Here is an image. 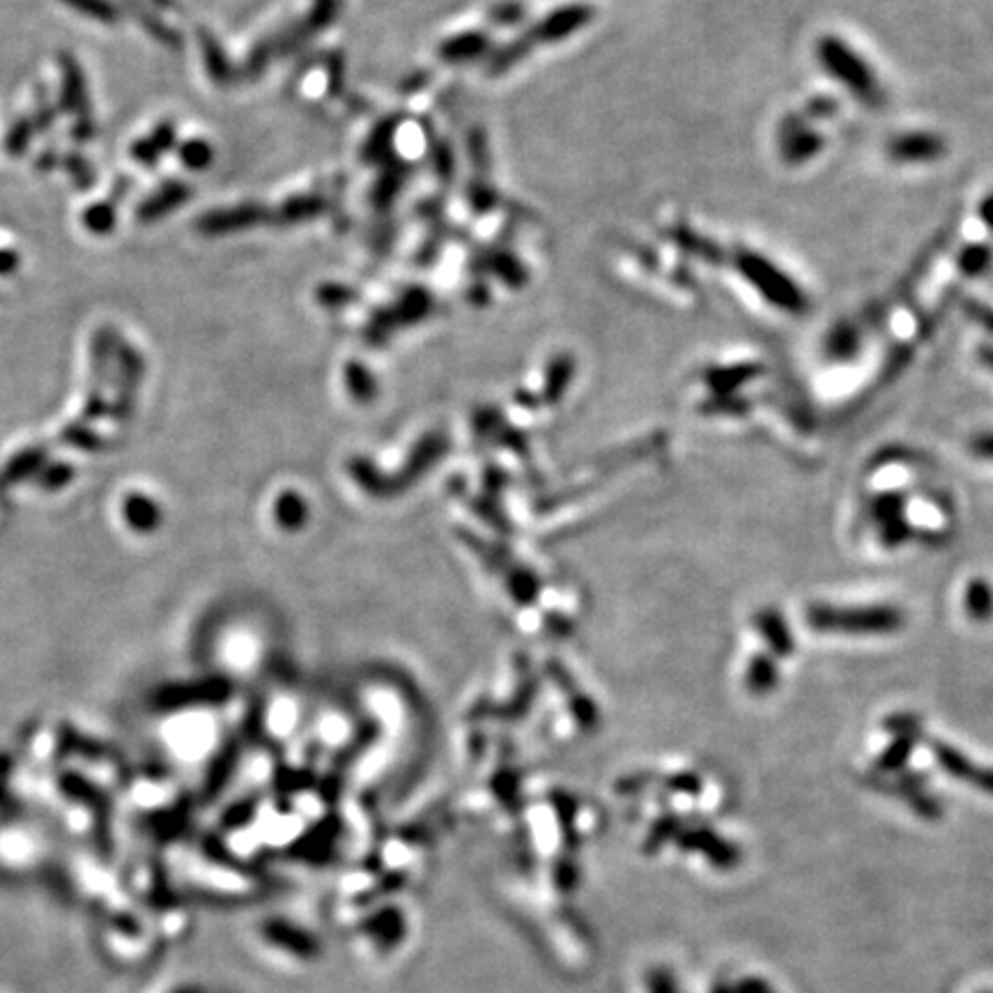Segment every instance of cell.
Wrapping results in <instances>:
<instances>
[{"instance_id":"cell-21","label":"cell","mask_w":993,"mask_h":993,"mask_svg":"<svg viewBox=\"0 0 993 993\" xmlns=\"http://www.w3.org/2000/svg\"><path fill=\"white\" fill-rule=\"evenodd\" d=\"M322 212H324L322 198L314 196V193H306V196L291 198V201L279 210V221L281 224H304V221L314 218Z\"/></svg>"},{"instance_id":"cell-20","label":"cell","mask_w":993,"mask_h":993,"mask_svg":"<svg viewBox=\"0 0 993 993\" xmlns=\"http://www.w3.org/2000/svg\"><path fill=\"white\" fill-rule=\"evenodd\" d=\"M915 743H918V738H913V736H895V741L883 749V755L878 757V761L874 766L876 776H890V772H897L907 766Z\"/></svg>"},{"instance_id":"cell-13","label":"cell","mask_w":993,"mask_h":993,"mask_svg":"<svg viewBox=\"0 0 993 993\" xmlns=\"http://www.w3.org/2000/svg\"><path fill=\"white\" fill-rule=\"evenodd\" d=\"M755 626L759 635L766 639L768 649L772 655L787 658L793 651H796V639H793V633L789 630L784 616L776 607H764L755 614Z\"/></svg>"},{"instance_id":"cell-29","label":"cell","mask_w":993,"mask_h":993,"mask_svg":"<svg viewBox=\"0 0 993 993\" xmlns=\"http://www.w3.org/2000/svg\"><path fill=\"white\" fill-rule=\"evenodd\" d=\"M749 410L747 401L741 399V395L732 393V395H713L711 401H706L701 405V412L704 414H730V416H741Z\"/></svg>"},{"instance_id":"cell-19","label":"cell","mask_w":993,"mask_h":993,"mask_svg":"<svg viewBox=\"0 0 993 993\" xmlns=\"http://www.w3.org/2000/svg\"><path fill=\"white\" fill-rule=\"evenodd\" d=\"M964 605L973 622H989L993 616V587L984 578L970 580L966 587Z\"/></svg>"},{"instance_id":"cell-33","label":"cell","mask_w":993,"mask_h":993,"mask_svg":"<svg viewBox=\"0 0 993 993\" xmlns=\"http://www.w3.org/2000/svg\"><path fill=\"white\" fill-rule=\"evenodd\" d=\"M647 989H649V993H678L676 978L672 976V970H667V968L649 970Z\"/></svg>"},{"instance_id":"cell-6","label":"cell","mask_w":993,"mask_h":993,"mask_svg":"<svg viewBox=\"0 0 993 993\" xmlns=\"http://www.w3.org/2000/svg\"><path fill=\"white\" fill-rule=\"evenodd\" d=\"M591 19H593V8H589V5H582V3L564 5L555 12H549L527 35L534 42V47H539V44H557V42L568 39L572 33L582 31L587 24H591Z\"/></svg>"},{"instance_id":"cell-31","label":"cell","mask_w":993,"mask_h":993,"mask_svg":"<svg viewBox=\"0 0 993 993\" xmlns=\"http://www.w3.org/2000/svg\"><path fill=\"white\" fill-rule=\"evenodd\" d=\"M180 157L189 168H208L212 162V147L205 141H189L182 147Z\"/></svg>"},{"instance_id":"cell-17","label":"cell","mask_w":993,"mask_h":993,"mask_svg":"<svg viewBox=\"0 0 993 993\" xmlns=\"http://www.w3.org/2000/svg\"><path fill=\"white\" fill-rule=\"evenodd\" d=\"M430 306H433V299H430L428 291L410 288L391 308H387V311H380V314L385 320H399V322L412 324V322L426 318L430 314Z\"/></svg>"},{"instance_id":"cell-9","label":"cell","mask_w":993,"mask_h":993,"mask_svg":"<svg viewBox=\"0 0 993 993\" xmlns=\"http://www.w3.org/2000/svg\"><path fill=\"white\" fill-rule=\"evenodd\" d=\"M341 8H343V0H316L311 12H308L297 26L288 28L283 35L272 39L274 54L276 51L297 49V47H302L304 42L314 39L318 33H322L324 28H329L331 24H334Z\"/></svg>"},{"instance_id":"cell-34","label":"cell","mask_w":993,"mask_h":993,"mask_svg":"<svg viewBox=\"0 0 993 993\" xmlns=\"http://www.w3.org/2000/svg\"><path fill=\"white\" fill-rule=\"evenodd\" d=\"M964 311L970 320H976L980 327H984L989 331V334H993V306L978 302V299H966Z\"/></svg>"},{"instance_id":"cell-15","label":"cell","mask_w":993,"mask_h":993,"mask_svg":"<svg viewBox=\"0 0 993 993\" xmlns=\"http://www.w3.org/2000/svg\"><path fill=\"white\" fill-rule=\"evenodd\" d=\"M490 47V39L485 33H462L453 35L439 44V58L445 62L458 64L481 58Z\"/></svg>"},{"instance_id":"cell-43","label":"cell","mask_w":993,"mask_h":993,"mask_svg":"<svg viewBox=\"0 0 993 993\" xmlns=\"http://www.w3.org/2000/svg\"><path fill=\"white\" fill-rule=\"evenodd\" d=\"M984 993H989V991H984Z\"/></svg>"},{"instance_id":"cell-27","label":"cell","mask_w":993,"mask_h":993,"mask_svg":"<svg viewBox=\"0 0 993 993\" xmlns=\"http://www.w3.org/2000/svg\"><path fill=\"white\" fill-rule=\"evenodd\" d=\"M993 253L986 245H970L959 253V272L966 276H980L991 268Z\"/></svg>"},{"instance_id":"cell-40","label":"cell","mask_w":993,"mask_h":993,"mask_svg":"<svg viewBox=\"0 0 993 993\" xmlns=\"http://www.w3.org/2000/svg\"><path fill=\"white\" fill-rule=\"evenodd\" d=\"M807 114L812 118H828V116H835V110H837V104L832 99H814L809 106Z\"/></svg>"},{"instance_id":"cell-38","label":"cell","mask_w":993,"mask_h":993,"mask_svg":"<svg viewBox=\"0 0 993 993\" xmlns=\"http://www.w3.org/2000/svg\"><path fill=\"white\" fill-rule=\"evenodd\" d=\"M970 451L982 460H993V430L980 433L970 439Z\"/></svg>"},{"instance_id":"cell-16","label":"cell","mask_w":993,"mask_h":993,"mask_svg":"<svg viewBox=\"0 0 993 993\" xmlns=\"http://www.w3.org/2000/svg\"><path fill=\"white\" fill-rule=\"evenodd\" d=\"M860 347H863V334L860 329L847 320L837 322L826 336V355L832 362H851L860 355Z\"/></svg>"},{"instance_id":"cell-35","label":"cell","mask_w":993,"mask_h":993,"mask_svg":"<svg viewBox=\"0 0 993 993\" xmlns=\"http://www.w3.org/2000/svg\"><path fill=\"white\" fill-rule=\"evenodd\" d=\"M674 239H676V245L683 247V249H688V251H695L699 256H716V249L709 245V241H701L697 239L693 233H688L686 228H678L674 230Z\"/></svg>"},{"instance_id":"cell-1","label":"cell","mask_w":993,"mask_h":993,"mask_svg":"<svg viewBox=\"0 0 993 993\" xmlns=\"http://www.w3.org/2000/svg\"><path fill=\"white\" fill-rule=\"evenodd\" d=\"M807 624L816 633L837 635H892L903 628V612L895 605L870 607H835L812 605L805 612Z\"/></svg>"},{"instance_id":"cell-26","label":"cell","mask_w":993,"mask_h":993,"mask_svg":"<svg viewBox=\"0 0 993 993\" xmlns=\"http://www.w3.org/2000/svg\"><path fill=\"white\" fill-rule=\"evenodd\" d=\"M405 180V166L401 164H393L382 178L378 180V185H375V191H373V201L378 208H387L391 205V198L401 191V185Z\"/></svg>"},{"instance_id":"cell-41","label":"cell","mask_w":993,"mask_h":993,"mask_svg":"<svg viewBox=\"0 0 993 993\" xmlns=\"http://www.w3.org/2000/svg\"><path fill=\"white\" fill-rule=\"evenodd\" d=\"M980 218L984 221V226L993 230V193H989L982 205H980Z\"/></svg>"},{"instance_id":"cell-8","label":"cell","mask_w":993,"mask_h":993,"mask_svg":"<svg viewBox=\"0 0 993 993\" xmlns=\"http://www.w3.org/2000/svg\"><path fill=\"white\" fill-rule=\"evenodd\" d=\"M824 137L805 125L803 118L789 116L780 127L782 159L789 166H801L824 152Z\"/></svg>"},{"instance_id":"cell-12","label":"cell","mask_w":993,"mask_h":993,"mask_svg":"<svg viewBox=\"0 0 993 993\" xmlns=\"http://www.w3.org/2000/svg\"><path fill=\"white\" fill-rule=\"evenodd\" d=\"M268 218V210L247 203V205H235L226 210H214L208 216L201 218V230L208 235H226V233H237V230H247L253 226L264 224Z\"/></svg>"},{"instance_id":"cell-18","label":"cell","mask_w":993,"mask_h":993,"mask_svg":"<svg viewBox=\"0 0 993 993\" xmlns=\"http://www.w3.org/2000/svg\"><path fill=\"white\" fill-rule=\"evenodd\" d=\"M780 681V670L778 662L772 655L759 653L753 660H749L747 672H745V686L753 695H768L778 688Z\"/></svg>"},{"instance_id":"cell-30","label":"cell","mask_w":993,"mask_h":993,"mask_svg":"<svg viewBox=\"0 0 993 993\" xmlns=\"http://www.w3.org/2000/svg\"><path fill=\"white\" fill-rule=\"evenodd\" d=\"M886 730L895 736H913L918 738L920 732H922V722L918 716H909V713H895L886 720Z\"/></svg>"},{"instance_id":"cell-4","label":"cell","mask_w":993,"mask_h":993,"mask_svg":"<svg viewBox=\"0 0 993 993\" xmlns=\"http://www.w3.org/2000/svg\"><path fill=\"white\" fill-rule=\"evenodd\" d=\"M676 844L681 851L704 855L711 863V867L720 872L736 870L741 863V849L706 826L683 828L681 835L676 837Z\"/></svg>"},{"instance_id":"cell-28","label":"cell","mask_w":993,"mask_h":993,"mask_svg":"<svg viewBox=\"0 0 993 993\" xmlns=\"http://www.w3.org/2000/svg\"><path fill=\"white\" fill-rule=\"evenodd\" d=\"M203 42H205V64L210 70V76L216 83H228L233 79V68H230L224 49H221L218 44L212 39V35H205Z\"/></svg>"},{"instance_id":"cell-23","label":"cell","mask_w":993,"mask_h":993,"mask_svg":"<svg viewBox=\"0 0 993 993\" xmlns=\"http://www.w3.org/2000/svg\"><path fill=\"white\" fill-rule=\"evenodd\" d=\"M683 828H686V824H683V819H678L676 814H662L660 819L653 824V828H651V832L647 837L645 851L647 853H655L658 849H662V844H665V842L676 840Z\"/></svg>"},{"instance_id":"cell-25","label":"cell","mask_w":993,"mask_h":993,"mask_svg":"<svg viewBox=\"0 0 993 993\" xmlns=\"http://www.w3.org/2000/svg\"><path fill=\"white\" fill-rule=\"evenodd\" d=\"M488 270H493L506 285H511V288H520V285L527 283V270H524V264L509 256V253H497L493 258H488Z\"/></svg>"},{"instance_id":"cell-24","label":"cell","mask_w":993,"mask_h":993,"mask_svg":"<svg viewBox=\"0 0 993 993\" xmlns=\"http://www.w3.org/2000/svg\"><path fill=\"white\" fill-rule=\"evenodd\" d=\"M187 196H189L187 187H182V185H178V182H173L170 187L162 189L157 196H154L150 203H145L141 216H143V218H157V216L170 212L173 208H178Z\"/></svg>"},{"instance_id":"cell-32","label":"cell","mask_w":993,"mask_h":993,"mask_svg":"<svg viewBox=\"0 0 993 993\" xmlns=\"http://www.w3.org/2000/svg\"><path fill=\"white\" fill-rule=\"evenodd\" d=\"M665 784H667L670 791H674V793H686V796H699L701 787H704L701 778L697 776V772H693V770L676 772V776H672V778L665 780Z\"/></svg>"},{"instance_id":"cell-10","label":"cell","mask_w":993,"mask_h":993,"mask_svg":"<svg viewBox=\"0 0 993 993\" xmlns=\"http://www.w3.org/2000/svg\"><path fill=\"white\" fill-rule=\"evenodd\" d=\"M947 145L938 134L932 131H911L890 141L888 154L897 164H932L945 154Z\"/></svg>"},{"instance_id":"cell-5","label":"cell","mask_w":993,"mask_h":993,"mask_svg":"<svg viewBox=\"0 0 993 993\" xmlns=\"http://www.w3.org/2000/svg\"><path fill=\"white\" fill-rule=\"evenodd\" d=\"M903 509H907V497L901 493H883L872 499V518L878 524V539L890 549L909 543L915 534Z\"/></svg>"},{"instance_id":"cell-7","label":"cell","mask_w":993,"mask_h":993,"mask_svg":"<svg viewBox=\"0 0 993 993\" xmlns=\"http://www.w3.org/2000/svg\"><path fill=\"white\" fill-rule=\"evenodd\" d=\"M930 745H932L936 764L947 772V776L961 780L970 787H978L982 793H986V796H993V768L970 761L961 749L947 745L943 741H932Z\"/></svg>"},{"instance_id":"cell-3","label":"cell","mask_w":993,"mask_h":993,"mask_svg":"<svg viewBox=\"0 0 993 993\" xmlns=\"http://www.w3.org/2000/svg\"><path fill=\"white\" fill-rule=\"evenodd\" d=\"M816 58H819L821 68L844 87L858 97L863 104L878 106L883 102L880 83L870 68V62L860 56L853 47L837 35H824L816 44Z\"/></svg>"},{"instance_id":"cell-42","label":"cell","mask_w":993,"mask_h":993,"mask_svg":"<svg viewBox=\"0 0 993 993\" xmlns=\"http://www.w3.org/2000/svg\"><path fill=\"white\" fill-rule=\"evenodd\" d=\"M980 359L984 366H989L993 370V347H982L980 350Z\"/></svg>"},{"instance_id":"cell-39","label":"cell","mask_w":993,"mask_h":993,"mask_svg":"<svg viewBox=\"0 0 993 993\" xmlns=\"http://www.w3.org/2000/svg\"><path fill=\"white\" fill-rule=\"evenodd\" d=\"M732 993H776V991H772L770 984L761 978H743L741 982H736Z\"/></svg>"},{"instance_id":"cell-37","label":"cell","mask_w":993,"mask_h":993,"mask_svg":"<svg viewBox=\"0 0 993 993\" xmlns=\"http://www.w3.org/2000/svg\"><path fill=\"white\" fill-rule=\"evenodd\" d=\"M520 16H522V5H518V3H504V5L495 8V12H493V21L499 26H511V24H516V21H520Z\"/></svg>"},{"instance_id":"cell-2","label":"cell","mask_w":993,"mask_h":993,"mask_svg":"<svg viewBox=\"0 0 993 993\" xmlns=\"http://www.w3.org/2000/svg\"><path fill=\"white\" fill-rule=\"evenodd\" d=\"M736 268L741 276L770 304L789 316H803L809 299L801 285L793 281L776 262H770L759 251L741 249L736 253Z\"/></svg>"},{"instance_id":"cell-14","label":"cell","mask_w":993,"mask_h":993,"mask_svg":"<svg viewBox=\"0 0 993 993\" xmlns=\"http://www.w3.org/2000/svg\"><path fill=\"white\" fill-rule=\"evenodd\" d=\"M761 373H764L761 364H736L724 368H709L704 375V380L713 391V395H732L749 380L759 378Z\"/></svg>"},{"instance_id":"cell-36","label":"cell","mask_w":993,"mask_h":993,"mask_svg":"<svg viewBox=\"0 0 993 993\" xmlns=\"http://www.w3.org/2000/svg\"><path fill=\"white\" fill-rule=\"evenodd\" d=\"M350 299H352V293L347 288H343V285L329 283V285H322V288H320V302L327 304V306L347 304Z\"/></svg>"},{"instance_id":"cell-22","label":"cell","mask_w":993,"mask_h":993,"mask_svg":"<svg viewBox=\"0 0 993 993\" xmlns=\"http://www.w3.org/2000/svg\"><path fill=\"white\" fill-rule=\"evenodd\" d=\"M395 131H399V118H389L382 120L378 127L373 129V134L368 137L364 145V159L366 162H385L391 154V143Z\"/></svg>"},{"instance_id":"cell-11","label":"cell","mask_w":993,"mask_h":993,"mask_svg":"<svg viewBox=\"0 0 993 993\" xmlns=\"http://www.w3.org/2000/svg\"><path fill=\"white\" fill-rule=\"evenodd\" d=\"M883 791L895 793L897 799H903L909 803V807L922 816L926 821H936L943 816V805L938 799H934L930 791H926V778L920 776V772H903V776L895 784H878Z\"/></svg>"}]
</instances>
